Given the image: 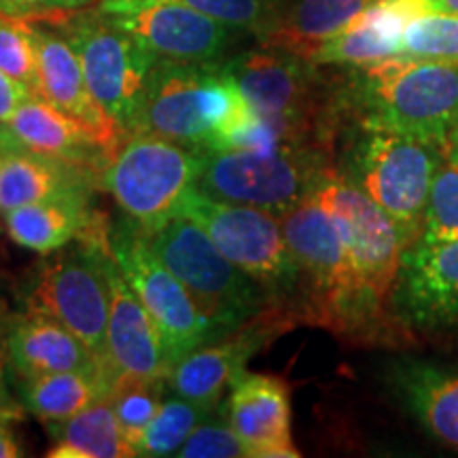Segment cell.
Listing matches in <instances>:
<instances>
[{"instance_id":"1","label":"cell","mask_w":458,"mask_h":458,"mask_svg":"<svg viewBox=\"0 0 458 458\" xmlns=\"http://www.w3.org/2000/svg\"><path fill=\"white\" fill-rule=\"evenodd\" d=\"M340 106L357 128L397 131L442 148L458 123V64L394 55L352 66Z\"/></svg>"},{"instance_id":"2","label":"cell","mask_w":458,"mask_h":458,"mask_svg":"<svg viewBox=\"0 0 458 458\" xmlns=\"http://www.w3.org/2000/svg\"><path fill=\"white\" fill-rule=\"evenodd\" d=\"M223 71L284 142L329 151L342 119L340 96L325 89L317 64L261 45L225 62Z\"/></svg>"},{"instance_id":"3","label":"cell","mask_w":458,"mask_h":458,"mask_svg":"<svg viewBox=\"0 0 458 458\" xmlns=\"http://www.w3.org/2000/svg\"><path fill=\"white\" fill-rule=\"evenodd\" d=\"M308 198L327 210L340 232L374 344L391 340L397 329L394 323H399L393 314V291L408 240L397 223L359 187L344 179L335 165Z\"/></svg>"},{"instance_id":"4","label":"cell","mask_w":458,"mask_h":458,"mask_svg":"<svg viewBox=\"0 0 458 458\" xmlns=\"http://www.w3.org/2000/svg\"><path fill=\"white\" fill-rule=\"evenodd\" d=\"M280 225L301 274V323L374 344L351 261L327 210L306 198L280 215Z\"/></svg>"},{"instance_id":"5","label":"cell","mask_w":458,"mask_h":458,"mask_svg":"<svg viewBox=\"0 0 458 458\" xmlns=\"http://www.w3.org/2000/svg\"><path fill=\"white\" fill-rule=\"evenodd\" d=\"M198 223L216 249L261 286L272 306L301 323V274L280 225V216L255 206L232 204L189 189L179 213Z\"/></svg>"},{"instance_id":"6","label":"cell","mask_w":458,"mask_h":458,"mask_svg":"<svg viewBox=\"0 0 458 458\" xmlns=\"http://www.w3.org/2000/svg\"><path fill=\"white\" fill-rule=\"evenodd\" d=\"M444 153L439 147L388 130L359 128L337 172L397 223L408 246L420 238L428 193Z\"/></svg>"},{"instance_id":"7","label":"cell","mask_w":458,"mask_h":458,"mask_svg":"<svg viewBox=\"0 0 458 458\" xmlns=\"http://www.w3.org/2000/svg\"><path fill=\"white\" fill-rule=\"evenodd\" d=\"M145 233L164 266L181 280L219 337L242 327L272 306L261 286L233 266L208 233L187 216H170Z\"/></svg>"},{"instance_id":"8","label":"cell","mask_w":458,"mask_h":458,"mask_svg":"<svg viewBox=\"0 0 458 458\" xmlns=\"http://www.w3.org/2000/svg\"><path fill=\"white\" fill-rule=\"evenodd\" d=\"M204 162V148L131 134L119 142L100 172V187L130 221L151 232L179 213L189 189L198 187Z\"/></svg>"},{"instance_id":"9","label":"cell","mask_w":458,"mask_h":458,"mask_svg":"<svg viewBox=\"0 0 458 458\" xmlns=\"http://www.w3.org/2000/svg\"><path fill=\"white\" fill-rule=\"evenodd\" d=\"M111 257L113 244L106 249L68 244L28 274L17 297L24 314H41L64 325L106 369Z\"/></svg>"},{"instance_id":"10","label":"cell","mask_w":458,"mask_h":458,"mask_svg":"<svg viewBox=\"0 0 458 458\" xmlns=\"http://www.w3.org/2000/svg\"><path fill=\"white\" fill-rule=\"evenodd\" d=\"M334 168L329 151L310 145L206 151L198 189L223 202L283 215L314 191Z\"/></svg>"},{"instance_id":"11","label":"cell","mask_w":458,"mask_h":458,"mask_svg":"<svg viewBox=\"0 0 458 458\" xmlns=\"http://www.w3.org/2000/svg\"><path fill=\"white\" fill-rule=\"evenodd\" d=\"M55 26L83 66L91 96L123 136L130 134L159 57L96 7L47 20Z\"/></svg>"},{"instance_id":"12","label":"cell","mask_w":458,"mask_h":458,"mask_svg":"<svg viewBox=\"0 0 458 458\" xmlns=\"http://www.w3.org/2000/svg\"><path fill=\"white\" fill-rule=\"evenodd\" d=\"M111 244L119 270L156 320L174 363L219 337L181 280L148 244L145 229L125 216L123 221L113 223Z\"/></svg>"},{"instance_id":"13","label":"cell","mask_w":458,"mask_h":458,"mask_svg":"<svg viewBox=\"0 0 458 458\" xmlns=\"http://www.w3.org/2000/svg\"><path fill=\"white\" fill-rule=\"evenodd\" d=\"M295 323L293 314L284 308L267 306L242 327L216 337L176 360L168 376V388L179 397L215 411L225 393L246 371V363Z\"/></svg>"},{"instance_id":"14","label":"cell","mask_w":458,"mask_h":458,"mask_svg":"<svg viewBox=\"0 0 458 458\" xmlns=\"http://www.w3.org/2000/svg\"><path fill=\"white\" fill-rule=\"evenodd\" d=\"M98 9L159 60L216 62L229 45V26L174 0H100Z\"/></svg>"},{"instance_id":"15","label":"cell","mask_w":458,"mask_h":458,"mask_svg":"<svg viewBox=\"0 0 458 458\" xmlns=\"http://www.w3.org/2000/svg\"><path fill=\"white\" fill-rule=\"evenodd\" d=\"M393 314L403 327L420 334L458 331V238H418L403 250Z\"/></svg>"},{"instance_id":"16","label":"cell","mask_w":458,"mask_h":458,"mask_svg":"<svg viewBox=\"0 0 458 458\" xmlns=\"http://www.w3.org/2000/svg\"><path fill=\"white\" fill-rule=\"evenodd\" d=\"M108 284L111 308L106 327V365L114 377V386L122 382H168L174 360L156 320L123 278L114 255L108 259Z\"/></svg>"},{"instance_id":"17","label":"cell","mask_w":458,"mask_h":458,"mask_svg":"<svg viewBox=\"0 0 458 458\" xmlns=\"http://www.w3.org/2000/svg\"><path fill=\"white\" fill-rule=\"evenodd\" d=\"M34 151L102 172L114 148L89 125L60 111L41 96L21 102L13 117L0 123V153Z\"/></svg>"},{"instance_id":"18","label":"cell","mask_w":458,"mask_h":458,"mask_svg":"<svg viewBox=\"0 0 458 458\" xmlns=\"http://www.w3.org/2000/svg\"><path fill=\"white\" fill-rule=\"evenodd\" d=\"M225 420L246 444L250 458H297L291 435V394L284 380L244 371L229 388Z\"/></svg>"},{"instance_id":"19","label":"cell","mask_w":458,"mask_h":458,"mask_svg":"<svg viewBox=\"0 0 458 458\" xmlns=\"http://www.w3.org/2000/svg\"><path fill=\"white\" fill-rule=\"evenodd\" d=\"M32 28L37 43V96L94 128L108 145L117 148L125 136L114 128L91 96L77 51L60 30L38 26V21H32Z\"/></svg>"},{"instance_id":"20","label":"cell","mask_w":458,"mask_h":458,"mask_svg":"<svg viewBox=\"0 0 458 458\" xmlns=\"http://www.w3.org/2000/svg\"><path fill=\"white\" fill-rule=\"evenodd\" d=\"M427 15L420 0H377L308 60L317 66H365L399 55L401 38L414 17Z\"/></svg>"},{"instance_id":"21","label":"cell","mask_w":458,"mask_h":458,"mask_svg":"<svg viewBox=\"0 0 458 458\" xmlns=\"http://www.w3.org/2000/svg\"><path fill=\"white\" fill-rule=\"evenodd\" d=\"M394 397L437 442L458 450V369L399 359L388 369Z\"/></svg>"},{"instance_id":"22","label":"cell","mask_w":458,"mask_h":458,"mask_svg":"<svg viewBox=\"0 0 458 458\" xmlns=\"http://www.w3.org/2000/svg\"><path fill=\"white\" fill-rule=\"evenodd\" d=\"M100 172L34 151L0 153V213L71 193H94Z\"/></svg>"},{"instance_id":"23","label":"cell","mask_w":458,"mask_h":458,"mask_svg":"<svg viewBox=\"0 0 458 458\" xmlns=\"http://www.w3.org/2000/svg\"><path fill=\"white\" fill-rule=\"evenodd\" d=\"M7 348L15 377L57 374L98 363L72 331L41 314L21 312L20 317H11Z\"/></svg>"},{"instance_id":"24","label":"cell","mask_w":458,"mask_h":458,"mask_svg":"<svg viewBox=\"0 0 458 458\" xmlns=\"http://www.w3.org/2000/svg\"><path fill=\"white\" fill-rule=\"evenodd\" d=\"M91 193H71L47 202L20 206L7 210L4 223L15 244L43 257L57 253L64 246L77 242L79 236L94 219Z\"/></svg>"},{"instance_id":"25","label":"cell","mask_w":458,"mask_h":458,"mask_svg":"<svg viewBox=\"0 0 458 458\" xmlns=\"http://www.w3.org/2000/svg\"><path fill=\"white\" fill-rule=\"evenodd\" d=\"M114 377L105 365L57 371L34 377H17L21 405L43 422H62L88 410L102 399H111Z\"/></svg>"},{"instance_id":"26","label":"cell","mask_w":458,"mask_h":458,"mask_svg":"<svg viewBox=\"0 0 458 458\" xmlns=\"http://www.w3.org/2000/svg\"><path fill=\"white\" fill-rule=\"evenodd\" d=\"M376 3L377 0H291L280 11L272 32L259 43L308 60L318 45L329 41Z\"/></svg>"},{"instance_id":"27","label":"cell","mask_w":458,"mask_h":458,"mask_svg":"<svg viewBox=\"0 0 458 458\" xmlns=\"http://www.w3.org/2000/svg\"><path fill=\"white\" fill-rule=\"evenodd\" d=\"M54 445L51 458H130L136 456L119 427L111 399H102L62 422H47Z\"/></svg>"},{"instance_id":"28","label":"cell","mask_w":458,"mask_h":458,"mask_svg":"<svg viewBox=\"0 0 458 458\" xmlns=\"http://www.w3.org/2000/svg\"><path fill=\"white\" fill-rule=\"evenodd\" d=\"M208 414H213V411L172 393L170 399H164L157 416L153 418L139 444L134 445L136 456H176V452L182 448L193 428L206 420Z\"/></svg>"},{"instance_id":"29","label":"cell","mask_w":458,"mask_h":458,"mask_svg":"<svg viewBox=\"0 0 458 458\" xmlns=\"http://www.w3.org/2000/svg\"><path fill=\"white\" fill-rule=\"evenodd\" d=\"M399 55L458 64V15L427 13L414 17L401 38Z\"/></svg>"},{"instance_id":"30","label":"cell","mask_w":458,"mask_h":458,"mask_svg":"<svg viewBox=\"0 0 458 458\" xmlns=\"http://www.w3.org/2000/svg\"><path fill=\"white\" fill-rule=\"evenodd\" d=\"M168 388L165 380L156 382H122L114 386L111 403L117 416L119 427L131 448L139 444L142 433L151 425L164 403V391ZM136 452V450H134Z\"/></svg>"},{"instance_id":"31","label":"cell","mask_w":458,"mask_h":458,"mask_svg":"<svg viewBox=\"0 0 458 458\" xmlns=\"http://www.w3.org/2000/svg\"><path fill=\"white\" fill-rule=\"evenodd\" d=\"M174 3L187 4L233 30L255 34L259 41L272 32L283 11L280 0H174Z\"/></svg>"},{"instance_id":"32","label":"cell","mask_w":458,"mask_h":458,"mask_svg":"<svg viewBox=\"0 0 458 458\" xmlns=\"http://www.w3.org/2000/svg\"><path fill=\"white\" fill-rule=\"evenodd\" d=\"M0 68L37 94V43L32 21L0 15Z\"/></svg>"},{"instance_id":"33","label":"cell","mask_w":458,"mask_h":458,"mask_svg":"<svg viewBox=\"0 0 458 458\" xmlns=\"http://www.w3.org/2000/svg\"><path fill=\"white\" fill-rule=\"evenodd\" d=\"M420 238L428 242L458 238V164L444 162L435 174Z\"/></svg>"},{"instance_id":"34","label":"cell","mask_w":458,"mask_h":458,"mask_svg":"<svg viewBox=\"0 0 458 458\" xmlns=\"http://www.w3.org/2000/svg\"><path fill=\"white\" fill-rule=\"evenodd\" d=\"M179 458H250V452L246 444L238 437V433L223 422H199L193 428L182 448L176 452Z\"/></svg>"},{"instance_id":"35","label":"cell","mask_w":458,"mask_h":458,"mask_svg":"<svg viewBox=\"0 0 458 458\" xmlns=\"http://www.w3.org/2000/svg\"><path fill=\"white\" fill-rule=\"evenodd\" d=\"M98 0H0V15L26 21H47L57 15L85 9Z\"/></svg>"},{"instance_id":"36","label":"cell","mask_w":458,"mask_h":458,"mask_svg":"<svg viewBox=\"0 0 458 458\" xmlns=\"http://www.w3.org/2000/svg\"><path fill=\"white\" fill-rule=\"evenodd\" d=\"M30 96H37L26 85L15 81L7 72L0 68V123L13 117V113L20 108L21 102H26Z\"/></svg>"},{"instance_id":"37","label":"cell","mask_w":458,"mask_h":458,"mask_svg":"<svg viewBox=\"0 0 458 458\" xmlns=\"http://www.w3.org/2000/svg\"><path fill=\"white\" fill-rule=\"evenodd\" d=\"M9 323L11 317L4 312L3 303H0V408H15L13 399H11L9 388H7V365H9V348H7V337H9Z\"/></svg>"},{"instance_id":"38","label":"cell","mask_w":458,"mask_h":458,"mask_svg":"<svg viewBox=\"0 0 458 458\" xmlns=\"http://www.w3.org/2000/svg\"><path fill=\"white\" fill-rule=\"evenodd\" d=\"M17 414H20L17 408H0V458H17L24 454L11 428V420L17 418Z\"/></svg>"},{"instance_id":"39","label":"cell","mask_w":458,"mask_h":458,"mask_svg":"<svg viewBox=\"0 0 458 458\" xmlns=\"http://www.w3.org/2000/svg\"><path fill=\"white\" fill-rule=\"evenodd\" d=\"M425 13L458 15V0H420Z\"/></svg>"},{"instance_id":"40","label":"cell","mask_w":458,"mask_h":458,"mask_svg":"<svg viewBox=\"0 0 458 458\" xmlns=\"http://www.w3.org/2000/svg\"><path fill=\"white\" fill-rule=\"evenodd\" d=\"M442 153H444V159L450 164H458V123L452 128L450 136L445 139L444 147H442Z\"/></svg>"}]
</instances>
